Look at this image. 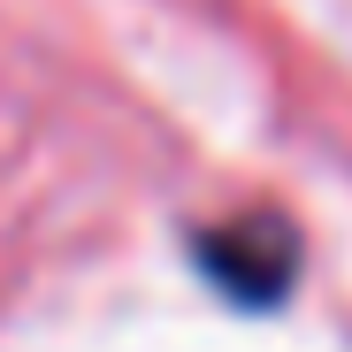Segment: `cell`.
Wrapping results in <instances>:
<instances>
[{
	"label": "cell",
	"instance_id": "6da1fadb",
	"mask_svg": "<svg viewBox=\"0 0 352 352\" xmlns=\"http://www.w3.org/2000/svg\"><path fill=\"white\" fill-rule=\"evenodd\" d=\"M199 276L222 291V299H238V307H276L291 276H299V238H291L283 222L268 214H245V222H222L207 230V238L192 245Z\"/></svg>",
	"mask_w": 352,
	"mask_h": 352
}]
</instances>
